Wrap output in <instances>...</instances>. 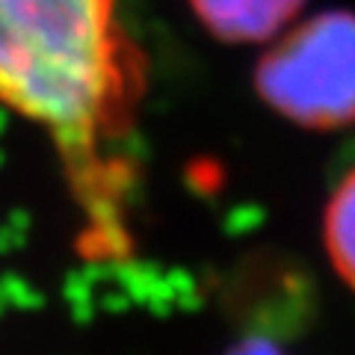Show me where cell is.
<instances>
[{"label":"cell","instance_id":"obj_1","mask_svg":"<svg viewBox=\"0 0 355 355\" xmlns=\"http://www.w3.org/2000/svg\"><path fill=\"white\" fill-rule=\"evenodd\" d=\"M146 80L119 0H0V107L48 137L95 258L130 249L128 142Z\"/></svg>","mask_w":355,"mask_h":355},{"label":"cell","instance_id":"obj_4","mask_svg":"<svg viewBox=\"0 0 355 355\" xmlns=\"http://www.w3.org/2000/svg\"><path fill=\"white\" fill-rule=\"evenodd\" d=\"M323 246L335 272L355 291V169L331 190L323 214Z\"/></svg>","mask_w":355,"mask_h":355},{"label":"cell","instance_id":"obj_3","mask_svg":"<svg viewBox=\"0 0 355 355\" xmlns=\"http://www.w3.org/2000/svg\"><path fill=\"white\" fill-rule=\"evenodd\" d=\"M302 6L305 0H190L198 24L228 44L275 39Z\"/></svg>","mask_w":355,"mask_h":355},{"label":"cell","instance_id":"obj_5","mask_svg":"<svg viewBox=\"0 0 355 355\" xmlns=\"http://www.w3.org/2000/svg\"><path fill=\"white\" fill-rule=\"evenodd\" d=\"M225 355H287V352L266 338H246V340H240L237 347H231Z\"/></svg>","mask_w":355,"mask_h":355},{"label":"cell","instance_id":"obj_2","mask_svg":"<svg viewBox=\"0 0 355 355\" xmlns=\"http://www.w3.org/2000/svg\"><path fill=\"white\" fill-rule=\"evenodd\" d=\"M254 92L308 130L355 121V12L329 9L284 27L254 65Z\"/></svg>","mask_w":355,"mask_h":355}]
</instances>
